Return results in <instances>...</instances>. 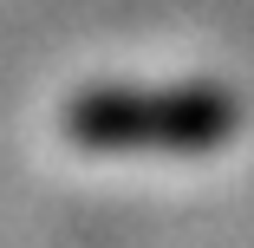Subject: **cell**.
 Segmentation results:
<instances>
[{
	"label": "cell",
	"mask_w": 254,
	"mask_h": 248,
	"mask_svg": "<svg viewBox=\"0 0 254 248\" xmlns=\"http://www.w3.org/2000/svg\"><path fill=\"white\" fill-rule=\"evenodd\" d=\"M65 124L91 151H209L235 131V105L222 91H91Z\"/></svg>",
	"instance_id": "obj_1"
}]
</instances>
